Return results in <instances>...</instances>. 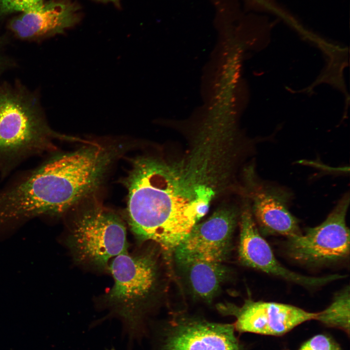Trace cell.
Here are the masks:
<instances>
[{
    "mask_svg": "<svg viewBox=\"0 0 350 350\" xmlns=\"http://www.w3.org/2000/svg\"><path fill=\"white\" fill-rule=\"evenodd\" d=\"M97 1L103 2V3H111L114 4L116 6L120 7V0H94Z\"/></svg>",
    "mask_w": 350,
    "mask_h": 350,
    "instance_id": "obj_16",
    "label": "cell"
},
{
    "mask_svg": "<svg viewBox=\"0 0 350 350\" xmlns=\"http://www.w3.org/2000/svg\"><path fill=\"white\" fill-rule=\"evenodd\" d=\"M67 243L76 262L100 270H108L109 261L128 248L123 222L116 214L99 208L75 217Z\"/></svg>",
    "mask_w": 350,
    "mask_h": 350,
    "instance_id": "obj_4",
    "label": "cell"
},
{
    "mask_svg": "<svg viewBox=\"0 0 350 350\" xmlns=\"http://www.w3.org/2000/svg\"><path fill=\"white\" fill-rule=\"evenodd\" d=\"M238 256L241 263L245 266L307 287H319L344 278L338 274L319 277L307 276L284 267L261 235L248 204L244 206L240 215Z\"/></svg>",
    "mask_w": 350,
    "mask_h": 350,
    "instance_id": "obj_8",
    "label": "cell"
},
{
    "mask_svg": "<svg viewBox=\"0 0 350 350\" xmlns=\"http://www.w3.org/2000/svg\"><path fill=\"white\" fill-rule=\"evenodd\" d=\"M350 288L346 287L338 293L332 303L324 310L317 313L315 320L331 327L350 332Z\"/></svg>",
    "mask_w": 350,
    "mask_h": 350,
    "instance_id": "obj_13",
    "label": "cell"
},
{
    "mask_svg": "<svg viewBox=\"0 0 350 350\" xmlns=\"http://www.w3.org/2000/svg\"><path fill=\"white\" fill-rule=\"evenodd\" d=\"M81 18V8L70 0H53L23 13L11 21L9 28L18 37L35 39L63 33Z\"/></svg>",
    "mask_w": 350,
    "mask_h": 350,
    "instance_id": "obj_11",
    "label": "cell"
},
{
    "mask_svg": "<svg viewBox=\"0 0 350 350\" xmlns=\"http://www.w3.org/2000/svg\"><path fill=\"white\" fill-rule=\"evenodd\" d=\"M178 167L151 158L133 161L125 180L128 221L139 242L153 241L175 250L207 213L202 183Z\"/></svg>",
    "mask_w": 350,
    "mask_h": 350,
    "instance_id": "obj_1",
    "label": "cell"
},
{
    "mask_svg": "<svg viewBox=\"0 0 350 350\" xmlns=\"http://www.w3.org/2000/svg\"><path fill=\"white\" fill-rule=\"evenodd\" d=\"M44 0H0V17L15 12L23 13L40 6Z\"/></svg>",
    "mask_w": 350,
    "mask_h": 350,
    "instance_id": "obj_14",
    "label": "cell"
},
{
    "mask_svg": "<svg viewBox=\"0 0 350 350\" xmlns=\"http://www.w3.org/2000/svg\"><path fill=\"white\" fill-rule=\"evenodd\" d=\"M349 204L348 192L321 224L307 229L303 234L287 238L286 249L288 256L310 264L333 262L347 257L350 253V231L346 217Z\"/></svg>",
    "mask_w": 350,
    "mask_h": 350,
    "instance_id": "obj_5",
    "label": "cell"
},
{
    "mask_svg": "<svg viewBox=\"0 0 350 350\" xmlns=\"http://www.w3.org/2000/svg\"><path fill=\"white\" fill-rule=\"evenodd\" d=\"M233 324L180 317L166 330L162 350H241Z\"/></svg>",
    "mask_w": 350,
    "mask_h": 350,
    "instance_id": "obj_9",
    "label": "cell"
},
{
    "mask_svg": "<svg viewBox=\"0 0 350 350\" xmlns=\"http://www.w3.org/2000/svg\"><path fill=\"white\" fill-rule=\"evenodd\" d=\"M114 350V349H109V350Z\"/></svg>",
    "mask_w": 350,
    "mask_h": 350,
    "instance_id": "obj_17",
    "label": "cell"
},
{
    "mask_svg": "<svg viewBox=\"0 0 350 350\" xmlns=\"http://www.w3.org/2000/svg\"><path fill=\"white\" fill-rule=\"evenodd\" d=\"M181 265L193 295L206 301H210L216 296L228 273V268L219 262L196 260Z\"/></svg>",
    "mask_w": 350,
    "mask_h": 350,
    "instance_id": "obj_12",
    "label": "cell"
},
{
    "mask_svg": "<svg viewBox=\"0 0 350 350\" xmlns=\"http://www.w3.org/2000/svg\"><path fill=\"white\" fill-rule=\"evenodd\" d=\"M237 214L223 208L205 221L197 223L175 249L180 264L196 261L223 262L230 252Z\"/></svg>",
    "mask_w": 350,
    "mask_h": 350,
    "instance_id": "obj_7",
    "label": "cell"
},
{
    "mask_svg": "<svg viewBox=\"0 0 350 350\" xmlns=\"http://www.w3.org/2000/svg\"><path fill=\"white\" fill-rule=\"evenodd\" d=\"M62 137L48 126L36 99L23 90L0 88V173L31 156L55 148Z\"/></svg>",
    "mask_w": 350,
    "mask_h": 350,
    "instance_id": "obj_2",
    "label": "cell"
},
{
    "mask_svg": "<svg viewBox=\"0 0 350 350\" xmlns=\"http://www.w3.org/2000/svg\"><path fill=\"white\" fill-rule=\"evenodd\" d=\"M108 270L114 283L105 296V303L128 323L136 324L157 289L155 254L148 250L125 251L111 260Z\"/></svg>",
    "mask_w": 350,
    "mask_h": 350,
    "instance_id": "obj_3",
    "label": "cell"
},
{
    "mask_svg": "<svg viewBox=\"0 0 350 350\" xmlns=\"http://www.w3.org/2000/svg\"><path fill=\"white\" fill-rule=\"evenodd\" d=\"M251 180L250 208L261 234L287 238L301 234L297 219L288 209V193L261 181Z\"/></svg>",
    "mask_w": 350,
    "mask_h": 350,
    "instance_id": "obj_10",
    "label": "cell"
},
{
    "mask_svg": "<svg viewBox=\"0 0 350 350\" xmlns=\"http://www.w3.org/2000/svg\"><path fill=\"white\" fill-rule=\"evenodd\" d=\"M298 350H341L332 339L323 334L316 335L304 343Z\"/></svg>",
    "mask_w": 350,
    "mask_h": 350,
    "instance_id": "obj_15",
    "label": "cell"
},
{
    "mask_svg": "<svg viewBox=\"0 0 350 350\" xmlns=\"http://www.w3.org/2000/svg\"><path fill=\"white\" fill-rule=\"evenodd\" d=\"M219 310L236 318L235 331L260 334L280 336L297 326L315 319L311 313L290 304L274 302L245 300L241 307L231 303L217 306Z\"/></svg>",
    "mask_w": 350,
    "mask_h": 350,
    "instance_id": "obj_6",
    "label": "cell"
}]
</instances>
